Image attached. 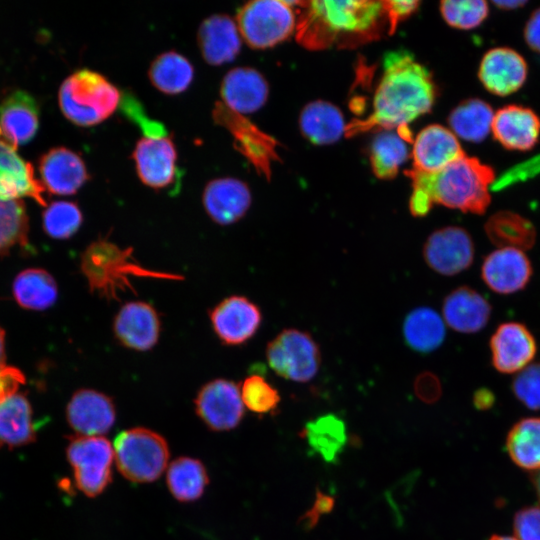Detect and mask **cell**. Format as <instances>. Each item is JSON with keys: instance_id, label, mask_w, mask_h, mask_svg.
I'll return each instance as SVG.
<instances>
[{"instance_id": "cell-1", "label": "cell", "mask_w": 540, "mask_h": 540, "mask_svg": "<svg viewBox=\"0 0 540 540\" xmlns=\"http://www.w3.org/2000/svg\"><path fill=\"white\" fill-rule=\"evenodd\" d=\"M435 98L436 86L429 70L405 50L389 52L384 57L370 114L350 121L345 136L396 130L412 142L408 124L428 113Z\"/></svg>"}, {"instance_id": "cell-2", "label": "cell", "mask_w": 540, "mask_h": 540, "mask_svg": "<svg viewBox=\"0 0 540 540\" xmlns=\"http://www.w3.org/2000/svg\"><path fill=\"white\" fill-rule=\"evenodd\" d=\"M296 39L309 50L353 48L389 32L383 1H297Z\"/></svg>"}, {"instance_id": "cell-3", "label": "cell", "mask_w": 540, "mask_h": 540, "mask_svg": "<svg viewBox=\"0 0 540 540\" xmlns=\"http://www.w3.org/2000/svg\"><path fill=\"white\" fill-rule=\"evenodd\" d=\"M405 174L411 179L409 210L415 217L426 216L435 204L482 215L491 202L494 169L475 157L465 155L434 173L411 169Z\"/></svg>"}, {"instance_id": "cell-4", "label": "cell", "mask_w": 540, "mask_h": 540, "mask_svg": "<svg viewBox=\"0 0 540 540\" xmlns=\"http://www.w3.org/2000/svg\"><path fill=\"white\" fill-rule=\"evenodd\" d=\"M91 292L107 300H116L120 293L133 290L132 277L180 280L178 274L147 269L133 256V249H122L107 239L92 242L80 263Z\"/></svg>"}, {"instance_id": "cell-5", "label": "cell", "mask_w": 540, "mask_h": 540, "mask_svg": "<svg viewBox=\"0 0 540 540\" xmlns=\"http://www.w3.org/2000/svg\"><path fill=\"white\" fill-rule=\"evenodd\" d=\"M121 98L118 88L105 76L87 68L70 74L58 93L63 115L80 127L94 126L109 118Z\"/></svg>"}, {"instance_id": "cell-6", "label": "cell", "mask_w": 540, "mask_h": 540, "mask_svg": "<svg viewBox=\"0 0 540 540\" xmlns=\"http://www.w3.org/2000/svg\"><path fill=\"white\" fill-rule=\"evenodd\" d=\"M117 469L127 480L148 483L167 467L169 446L163 436L144 427L121 431L113 445Z\"/></svg>"}, {"instance_id": "cell-7", "label": "cell", "mask_w": 540, "mask_h": 540, "mask_svg": "<svg viewBox=\"0 0 540 540\" xmlns=\"http://www.w3.org/2000/svg\"><path fill=\"white\" fill-rule=\"evenodd\" d=\"M289 1L254 0L239 8L236 16L241 38L253 49L271 48L296 30V17Z\"/></svg>"}, {"instance_id": "cell-8", "label": "cell", "mask_w": 540, "mask_h": 540, "mask_svg": "<svg viewBox=\"0 0 540 540\" xmlns=\"http://www.w3.org/2000/svg\"><path fill=\"white\" fill-rule=\"evenodd\" d=\"M266 359L280 377L298 383L312 380L319 371L321 351L306 331L282 330L267 345Z\"/></svg>"}, {"instance_id": "cell-9", "label": "cell", "mask_w": 540, "mask_h": 540, "mask_svg": "<svg viewBox=\"0 0 540 540\" xmlns=\"http://www.w3.org/2000/svg\"><path fill=\"white\" fill-rule=\"evenodd\" d=\"M77 488L88 497L101 494L112 481L114 450L102 436H76L67 446Z\"/></svg>"}, {"instance_id": "cell-10", "label": "cell", "mask_w": 540, "mask_h": 540, "mask_svg": "<svg viewBox=\"0 0 540 540\" xmlns=\"http://www.w3.org/2000/svg\"><path fill=\"white\" fill-rule=\"evenodd\" d=\"M212 116L216 124L232 135L235 149L251 162L260 175L269 180L272 162L279 161L276 139L222 102L215 104Z\"/></svg>"}, {"instance_id": "cell-11", "label": "cell", "mask_w": 540, "mask_h": 540, "mask_svg": "<svg viewBox=\"0 0 540 540\" xmlns=\"http://www.w3.org/2000/svg\"><path fill=\"white\" fill-rule=\"evenodd\" d=\"M136 172L143 184L153 189H165L177 177V150L168 132L143 135L132 152Z\"/></svg>"}, {"instance_id": "cell-12", "label": "cell", "mask_w": 540, "mask_h": 540, "mask_svg": "<svg viewBox=\"0 0 540 540\" xmlns=\"http://www.w3.org/2000/svg\"><path fill=\"white\" fill-rule=\"evenodd\" d=\"M194 403L196 414L212 431L232 430L244 416L240 387L231 380L207 382L199 389Z\"/></svg>"}, {"instance_id": "cell-13", "label": "cell", "mask_w": 540, "mask_h": 540, "mask_svg": "<svg viewBox=\"0 0 540 540\" xmlns=\"http://www.w3.org/2000/svg\"><path fill=\"white\" fill-rule=\"evenodd\" d=\"M471 235L462 227L446 226L432 232L423 246L426 264L435 272L454 276L468 269L474 260Z\"/></svg>"}, {"instance_id": "cell-14", "label": "cell", "mask_w": 540, "mask_h": 540, "mask_svg": "<svg viewBox=\"0 0 540 540\" xmlns=\"http://www.w3.org/2000/svg\"><path fill=\"white\" fill-rule=\"evenodd\" d=\"M213 330L225 345L246 343L260 328V308L244 296L233 295L223 299L209 313Z\"/></svg>"}, {"instance_id": "cell-15", "label": "cell", "mask_w": 540, "mask_h": 540, "mask_svg": "<svg viewBox=\"0 0 540 540\" xmlns=\"http://www.w3.org/2000/svg\"><path fill=\"white\" fill-rule=\"evenodd\" d=\"M491 362L500 373H518L532 363L537 343L530 330L519 322L500 324L489 341Z\"/></svg>"}, {"instance_id": "cell-16", "label": "cell", "mask_w": 540, "mask_h": 540, "mask_svg": "<svg viewBox=\"0 0 540 540\" xmlns=\"http://www.w3.org/2000/svg\"><path fill=\"white\" fill-rule=\"evenodd\" d=\"M533 269L524 251L498 248L489 253L481 265V277L495 293L508 295L523 290L530 282Z\"/></svg>"}, {"instance_id": "cell-17", "label": "cell", "mask_w": 540, "mask_h": 540, "mask_svg": "<svg viewBox=\"0 0 540 540\" xmlns=\"http://www.w3.org/2000/svg\"><path fill=\"white\" fill-rule=\"evenodd\" d=\"M116 339L135 351H147L158 342L161 322L156 309L144 301H130L118 311L113 322Z\"/></svg>"}, {"instance_id": "cell-18", "label": "cell", "mask_w": 540, "mask_h": 540, "mask_svg": "<svg viewBox=\"0 0 540 540\" xmlns=\"http://www.w3.org/2000/svg\"><path fill=\"white\" fill-rule=\"evenodd\" d=\"M527 74L525 59L508 47L488 50L478 69V78L484 88L497 96H507L519 90L525 83Z\"/></svg>"}, {"instance_id": "cell-19", "label": "cell", "mask_w": 540, "mask_h": 540, "mask_svg": "<svg viewBox=\"0 0 540 540\" xmlns=\"http://www.w3.org/2000/svg\"><path fill=\"white\" fill-rule=\"evenodd\" d=\"M66 417L79 436H101L113 427L116 410L108 395L93 389H80L72 395Z\"/></svg>"}, {"instance_id": "cell-20", "label": "cell", "mask_w": 540, "mask_h": 540, "mask_svg": "<svg viewBox=\"0 0 540 540\" xmlns=\"http://www.w3.org/2000/svg\"><path fill=\"white\" fill-rule=\"evenodd\" d=\"M3 134L0 127V197L21 199L30 197L43 206L47 202L45 188L35 177L31 163L25 161Z\"/></svg>"}, {"instance_id": "cell-21", "label": "cell", "mask_w": 540, "mask_h": 540, "mask_svg": "<svg viewBox=\"0 0 540 540\" xmlns=\"http://www.w3.org/2000/svg\"><path fill=\"white\" fill-rule=\"evenodd\" d=\"M466 154L456 135L448 128L431 124L413 140V170L425 173L440 171Z\"/></svg>"}, {"instance_id": "cell-22", "label": "cell", "mask_w": 540, "mask_h": 540, "mask_svg": "<svg viewBox=\"0 0 540 540\" xmlns=\"http://www.w3.org/2000/svg\"><path fill=\"white\" fill-rule=\"evenodd\" d=\"M39 173L45 190L56 195L75 194L89 179L83 159L66 147H54L43 154Z\"/></svg>"}, {"instance_id": "cell-23", "label": "cell", "mask_w": 540, "mask_h": 540, "mask_svg": "<svg viewBox=\"0 0 540 540\" xmlns=\"http://www.w3.org/2000/svg\"><path fill=\"white\" fill-rule=\"evenodd\" d=\"M202 201L206 213L215 223L230 225L246 214L252 197L245 182L233 177H223L207 183Z\"/></svg>"}, {"instance_id": "cell-24", "label": "cell", "mask_w": 540, "mask_h": 540, "mask_svg": "<svg viewBox=\"0 0 540 540\" xmlns=\"http://www.w3.org/2000/svg\"><path fill=\"white\" fill-rule=\"evenodd\" d=\"M222 103L244 115L262 108L269 95L265 77L251 67H236L228 71L220 85Z\"/></svg>"}, {"instance_id": "cell-25", "label": "cell", "mask_w": 540, "mask_h": 540, "mask_svg": "<svg viewBox=\"0 0 540 540\" xmlns=\"http://www.w3.org/2000/svg\"><path fill=\"white\" fill-rule=\"evenodd\" d=\"M494 138L506 149L531 150L540 137V118L530 108L507 105L499 109L492 122Z\"/></svg>"}, {"instance_id": "cell-26", "label": "cell", "mask_w": 540, "mask_h": 540, "mask_svg": "<svg viewBox=\"0 0 540 540\" xmlns=\"http://www.w3.org/2000/svg\"><path fill=\"white\" fill-rule=\"evenodd\" d=\"M237 23L225 14H215L202 21L197 43L203 59L213 66L233 61L241 49Z\"/></svg>"}, {"instance_id": "cell-27", "label": "cell", "mask_w": 540, "mask_h": 540, "mask_svg": "<svg viewBox=\"0 0 540 540\" xmlns=\"http://www.w3.org/2000/svg\"><path fill=\"white\" fill-rule=\"evenodd\" d=\"M445 323L459 333H476L490 320L492 307L485 297L469 286L452 290L442 306Z\"/></svg>"}, {"instance_id": "cell-28", "label": "cell", "mask_w": 540, "mask_h": 540, "mask_svg": "<svg viewBox=\"0 0 540 540\" xmlns=\"http://www.w3.org/2000/svg\"><path fill=\"white\" fill-rule=\"evenodd\" d=\"M0 127L16 147L33 139L39 127V107L26 91L15 90L0 103Z\"/></svg>"}, {"instance_id": "cell-29", "label": "cell", "mask_w": 540, "mask_h": 540, "mask_svg": "<svg viewBox=\"0 0 540 540\" xmlns=\"http://www.w3.org/2000/svg\"><path fill=\"white\" fill-rule=\"evenodd\" d=\"M346 125L341 110L324 100L307 103L299 116L302 135L316 145L335 143L345 135Z\"/></svg>"}, {"instance_id": "cell-30", "label": "cell", "mask_w": 540, "mask_h": 540, "mask_svg": "<svg viewBox=\"0 0 540 540\" xmlns=\"http://www.w3.org/2000/svg\"><path fill=\"white\" fill-rule=\"evenodd\" d=\"M35 425L28 399L17 391L0 399V447L14 448L35 439Z\"/></svg>"}, {"instance_id": "cell-31", "label": "cell", "mask_w": 540, "mask_h": 540, "mask_svg": "<svg viewBox=\"0 0 540 540\" xmlns=\"http://www.w3.org/2000/svg\"><path fill=\"white\" fill-rule=\"evenodd\" d=\"M405 343L419 353H430L445 340L446 324L434 309L421 306L410 311L403 323Z\"/></svg>"}, {"instance_id": "cell-32", "label": "cell", "mask_w": 540, "mask_h": 540, "mask_svg": "<svg viewBox=\"0 0 540 540\" xmlns=\"http://www.w3.org/2000/svg\"><path fill=\"white\" fill-rule=\"evenodd\" d=\"M485 233L498 248H515L522 251L536 242V229L527 218L508 210L494 213L484 225Z\"/></svg>"}, {"instance_id": "cell-33", "label": "cell", "mask_w": 540, "mask_h": 540, "mask_svg": "<svg viewBox=\"0 0 540 540\" xmlns=\"http://www.w3.org/2000/svg\"><path fill=\"white\" fill-rule=\"evenodd\" d=\"M302 436L325 462H335L343 452L348 434L344 421L337 415H321L306 423Z\"/></svg>"}, {"instance_id": "cell-34", "label": "cell", "mask_w": 540, "mask_h": 540, "mask_svg": "<svg viewBox=\"0 0 540 540\" xmlns=\"http://www.w3.org/2000/svg\"><path fill=\"white\" fill-rule=\"evenodd\" d=\"M494 112L491 106L478 98L459 103L449 114L451 131L461 139L472 143L482 142L492 128Z\"/></svg>"}, {"instance_id": "cell-35", "label": "cell", "mask_w": 540, "mask_h": 540, "mask_svg": "<svg viewBox=\"0 0 540 540\" xmlns=\"http://www.w3.org/2000/svg\"><path fill=\"white\" fill-rule=\"evenodd\" d=\"M209 477L203 463L192 457H178L167 468L166 483L172 496L180 502L199 499Z\"/></svg>"}, {"instance_id": "cell-36", "label": "cell", "mask_w": 540, "mask_h": 540, "mask_svg": "<svg viewBox=\"0 0 540 540\" xmlns=\"http://www.w3.org/2000/svg\"><path fill=\"white\" fill-rule=\"evenodd\" d=\"M148 77L152 85L162 93L176 95L190 86L194 77V68L182 54L167 51L151 62Z\"/></svg>"}, {"instance_id": "cell-37", "label": "cell", "mask_w": 540, "mask_h": 540, "mask_svg": "<svg viewBox=\"0 0 540 540\" xmlns=\"http://www.w3.org/2000/svg\"><path fill=\"white\" fill-rule=\"evenodd\" d=\"M511 460L528 471L540 470V417H527L516 422L506 438Z\"/></svg>"}, {"instance_id": "cell-38", "label": "cell", "mask_w": 540, "mask_h": 540, "mask_svg": "<svg viewBox=\"0 0 540 540\" xmlns=\"http://www.w3.org/2000/svg\"><path fill=\"white\" fill-rule=\"evenodd\" d=\"M13 295L17 303L31 310H44L52 306L58 296L54 278L38 268L20 272L13 282Z\"/></svg>"}, {"instance_id": "cell-39", "label": "cell", "mask_w": 540, "mask_h": 540, "mask_svg": "<svg viewBox=\"0 0 540 540\" xmlns=\"http://www.w3.org/2000/svg\"><path fill=\"white\" fill-rule=\"evenodd\" d=\"M407 140L396 130L380 131L370 146V163L379 179L394 178L408 157Z\"/></svg>"}, {"instance_id": "cell-40", "label": "cell", "mask_w": 540, "mask_h": 540, "mask_svg": "<svg viewBox=\"0 0 540 540\" xmlns=\"http://www.w3.org/2000/svg\"><path fill=\"white\" fill-rule=\"evenodd\" d=\"M28 218L22 199L0 197V255L15 245L26 246Z\"/></svg>"}, {"instance_id": "cell-41", "label": "cell", "mask_w": 540, "mask_h": 540, "mask_svg": "<svg viewBox=\"0 0 540 540\" xmlns=\"http://www.w3.org/2000/svg\"><path fill=\"white\" fill-rule=\"evenodd\" d=\"M83 222L78 205L71 201H54L43 212V228L54 239H67L74 235Z\"/></svg>"}, {"instance_id": "cell-42", "label": "cell", "mask_w": 540, "mask_h": 540, "mask_svg": "<svg viewBox=\"0 0 540 540\" xmlns=\"http://www.w3.org/2000/svg\"><path fill=\"white\" fill-rule=\"evenodd\" d=\"M444 21L457 29L478 27L488 16L489 6L483 0H445L440 3Z\"/></svg>"}, {"instance_id": "cell-43", "label": "cell", "mask_w": 540, "mask_h": 540, "mask_svg": "<svg viewBox=\"0 0 540 540\" xmlns=\"http://www.w3.org/2000/svg\"><path fill=\"white\" fill-rule=\"evenodd\" d=\"M239 387L244 406L252 412L266 414L278 407L279 392L263 376L249 375Z\"/></svg>"}, {"instance_id": "cell-44", "label": "cell", "mask_w": 540, "mask_h": 540, "mask_svg": "<svg viewBox=\"0 0 540 540\" xmlns=\"http://www.w3.org/2000/svg\"><path fill=\"white\" fill-rule=\"evenodd\" d=\"M511 389L526 408L540 410V362L531 363L516 373Z\"/></svg>"}, {"instance_id": "cell-45", "label": "cell", "mask_w": 540, "mask_h": 540, "mask_svg": "<svg viewBox=\"0 0 540 540\" xmlns=\"http://www.w3.org/2000/svg\"><path fill=\"white\" fill-rule=\"evenodd\" d=\"M513 531L517 540H540V505L527 506L513 519Z\"/></svg>"}, {"instance_id": "cell-46", "label": "cell", "mask_w": 540, "mask_h": 540, "mask_svg": "<svg viewBox=\"0 0 540 540\" xmlns=\"http://www.w3.org/2000/svg\"><path fill=\"white\" fill-rule=\"evenodd\" d=\"M334 506L335 499L317 489L312 507L300 517V526L306 530L314 528L323 515L332 512Z\"/></svg>"}, {"instance_id": "cell-47", "label": "cell", "mask_w": 540, "mask_h": 540, "mask_svg": "<svg viewBox=\"0 0 540 540\" xmlns=\"http://www.w3.org/2000/svg\"><path fill=\"white\" fill-rule=\"evenodd\" d=\"M420 2L415 0H386L383 1L389 33L395 32L397 25L413 14Z\"/></svg>"}, {"instance_id": "cell-48", "label": "cell", "mask_w": 540, "mask_h": 540, "mask_svg": "<svg viewBox=\"0 0 540 540\" xmlns=\"http://www.w3.org/2000/svg\"><path fill=\"white\" fill-rule=\"evenodd\" d=\"M414 390L418 398L426 403L437 401L442 392L438 377L431 372H423L416 378Z\"/></svg>"}, {"instance_id": "cell-49", "label": "cell", "mask_w": 540, "mask_h": 540, "mask_svg": "<svg viewBox=\"0 0 540 540\" xmlns=\"http://www.w3.org/2000/svg\"><path fill=\"white\" fill-rule=\"evenodd\" d=\"M22 383L24 376L18 369L5 365L0 367V399L16 392Z\"/></svg>"}, {"instance_id": "cell-50", "label": "cell", "mask_w": 540, "mask_h": 540, "mask_svg": "<svg viewBox=\"0 0 540 540\" xmlns=\"http://www.w3.org/2000/svg\"><path fill=\"white\" fill-rule=\"evenodd\" d=\"M524 39L530 49L540 53V7L532 12L526 22Z\"/></svg>"}, {"instance_id": "cell-51", "label": "cell", "mask_w": 540, "mask_h": 540, "mask_svg": "<svg viewBox=\"0 0 540 540\" xmlns=\"http://www.w3.org/2000/svg\"><path fill=\"white\" fill-rule=\"evenodd\" d=\"M495 402L494 394L487 388H480L475 391L473 403L477 409L486 410L493 406Z\"/></svg>"}, {"instance_id": "cell-52", "label": "cell", "mask_w": 540, "mask_h": 540, "mask_svg": "<svg viewBox=\"0 0 540 540\" xmlns=\"http://www.w3.org/2000/svg\"><path fill=\"white\" fill-rule=\"evenodd\" d=\"M497 8L503 10H514L524 6L527 1L523 0H509V1H493L492 2Z\"/></svg>"}, {"instance_id": "cell-53", "label": "cell", "mask_w": 540, "mask_h": 540, "mask_svg": "<svg viewBox=\"0 0 540 540\" xmlns=\"http://www.w3.org/2000/svg\"><path fill=\"white\" fill-rule=\"evenodd\" d=\"M5 365L4 331L0 328V367Z\"/></svg>"}, {"instance_id": "cell-54", "label": "cell", "mask_w": 540, "mask_h": 540, "mask_svg": "<svg viewBox=\"0 0 540 540\" xmlns=\"http://www.w3.org/2000/svg\"><path fill=\"white\" fill-rule=\"evenodd\" d=\"M531 480L535 488L536 494L540 500V470L533 473Z\"/></svg>"}, {"instance_id": "cell-55", "label": "cell", "mask_w": 540, "mask_h": 540, "mask_svg": "<svg viewBox=\"0 0 540 540\" xmlns=\"http://www.w3.org/2000/svg\"><path fill=\"white\" fill-rule=\"evenodd\" d=\"M489 540H517L515 537L503 536V535H493Z\"/></svg>"}]
</instances>
